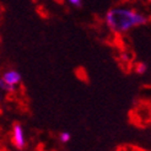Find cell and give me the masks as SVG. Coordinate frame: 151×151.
I'll list each match as a JSON object with an SVG mask.
<instances>
[{
  "instance_id": "4",
  "label": "cell",
  "mask_w": 151,
  "mask_h": 151,
  "mask_svg": "<svg viewBox=\"0 0 151 151\" xmlns=\"http://www.w3.org/2000/svg\"><path fill=\"white\" fill-rule=\"evenodd\" d=\"M134 60V53L130 50H124L122 54H120V62L124 63H130Z\"/></svg>"
},
{
  "instance_id": "9",
  "label": "cell",
  "mask_w": 151,
  "mask_h": 151,
  "mask_svg": "<svg viewBox=\"0 0 151 151\" xmlns=\"http://www.w3.org/2000/svg\"><path fill=\"white\" fill-rule=\"evenodd\" d=\"M149 1V0H144V3H147Z\"/></svg>"
},
{
  "instance_id": "3",
  "label": "cell",
  "mask_w": 151,
  "mask_h": 151,
  "mask_svg": "<svg viewBox=\"0 0 151 151\" xmlns=\"http://www.w3.org/2000/svg\"><path fill=\"white\" fill-rule=\"evenodd\" d=\"M1 79L10 85H19L21 82V74L15 70H9V71L4 73Z\"/></svg>"
},
{
  "instance_id": "5",
  "label": "cell",
  "mask_w": 151,
  "mask_h": 151,
  "mask_svg": "<svg viewBox=\"0 0 151 151\" xmlns=\"http://www.w3.org/2000/svg\"><path fill=\"white\" fill-rule=\"evenodd\" d=\"M17 85H10L7 84V82H5L3 79H0V88L3 90V91L5 92H14L15 90H16Z\"/></svg>"
},
{
  "instance_id": "8",
  "label": "cell",
  "mask_w": 151,
  "mask_h": 151,
  "mask_svg": "<svg viewBox=\"0 0 151 151\" xmlns=\"http://www.w3.org/2000/svg\"><path fill=\"white\" fill-rule=\"evenodd\" d=\"M69 3L74 6H76V7H80L81 4H82V0H69Z\"/></svg>"
},
{
  "instance_id": "1",
  "label": "cell",
  "mask_w": 151,
  "mask_h": 151,
  "mask_svg": "<svg viewBox=\"0 0 151 151\" xmlns=\"http://www.w3.org/2000/svg\"><path fill=\"white\" fill-rule=\"evenodd\" d=\"M106 22L114 32H127L130 28L147 24V17L133 9L114 7L106 15Z\"/></svg>"
},
{
  "instance_id": "7",
  "label": "cell",
  "mask_w": 151,
  "mask_h": 151,
  "mask_svg": "<svg viewBox=\"0 0 151 151\" xmlns=\"http://www.w3.org/2000/svg\"><path fill=\"white\" fill-rule=\"evenodd\" d=\"M59 139H60V141H62L63 144H66V142L70 140V134H69V133H66V132L60 133V135H59Z\"/></svg>"
},
{
  "instance_id": "6",
  "label": "cell",
  "mask_w": 151,
  "mask_h": 151,
  "mask_svg": "<svg viewBox=\"0 0 151 151\" xmlns=\"http://www.w3.org/2000/svg\"><path fill=\"white\" fill-rule=\"evenodd\" d=\"M146 70H147V65L145 63H138L135 65V71L138 74H144Z\"/></svg>"
},
{
  "instance_id": "2",
  "label": "cell",
  "mask_w": 151,
  "mask_h": 151,
  "mask_svg": "<svg viewBox=\"0 0 151 151\" xmlns=\"http://www.w3.org/2000/svg\"><path fill=\"white\" fill-rule=\"evenodd\" d=\"M12 144L20 150L25 149V146H26L25 133H24L22 125L20 123H16L12 128Z\"/></svg>"
}]
</instances>
